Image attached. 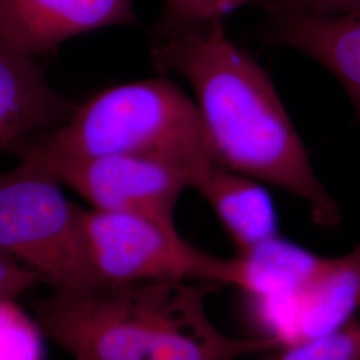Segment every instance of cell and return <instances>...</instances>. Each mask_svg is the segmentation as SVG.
Segmentation results:
<instances>
[{
  "label": "cell",
  "instance_id": "cell-1",
  "mask_svg": "<svg viewBox=\"0 0 360 360\" xmlns=\"http://www.w3.org/2000/svg\"><path fill=\"white\" fill-rule=\"evenodd\" d=\"M153 58L190 83L217 163L292 193L322 227L342 221L272 80L223 22L156 28Z\"/></svg>",
  "mask_w": 360,
  "mask_h": 360
},
{
  "label": "cell",
  "instance_id": "cell-2",
  "mask_svg": "<svg viewBox=\"0 0 360 360\" xmlns=\"http://www.w3.org/2000/svg\"><path fill=\"white\" fill-rule=\"evenodd\" d=\"M210 282L101 283L52 291L35 303V322L74 360H236L282 345L239 339L211 322Z\"/></svg>",
  "mask_w": 360,
  "mask_h": 360
},
{
  "label": "cell",
  "instance_id": "cell-3",
  "mask_svg": "<svg viewBox=\"0 0 360 360\" xmlns=\"http://www.w3.org/2000/svg\"><path fill=\"white\" fill-rule=\"evenodd\" d=\"M13 153L18 163L35 169L101 156H150L188 168L195 178L217 162L193 99L166 77L102 91Z\"/></svg>",
  "mask_w": 360,
  "mask_h": 360
},
{
  "label": "cell",
  "instance_id": "cell-4",
  "mask_svg": "<svg viewBox=\"0 0 360 360\" xmlns=\"http://www.w3.org/2000/svg\"><path fill=\"white\" fill-rule=\"evenodd\" d=\"M83 214L56 180L18 163L0 174V255L32 271L52 291L101 284Z\"/></svg>",
  "mask_w": 360,
  "mask_h": 360
},
{
  "label": "cell",
  "instance_id": "cell-5",
  "mask_svg": "<svg viewBox=\"0 0 360 360\" xmlns=\"http://www.w3.org/2000/svg\"><path fill=\"white\" fill-rule=\"evenodd\" d=\"M91 262L101 283L210 282L233 285L235 257L208 254L169 227L135 214L84 210Z\"/></svg>",
  "mask_w": 360,
  "mask_h": 360
},
{
  "label": "cell",
  "instance_id": "cell-6",
  "mask_svg": "<svg viewBox=\"0 0 360 360\" xmlns=\"http://www.w3.org/2000/svg\"><path fill=\"white\" fill-rule=\"evenodd\" d=\"M37 171L82 195L94 210L135 214L169 227H176L180 195L193 188L195 179V172L178 163L134 155L65 162Z\"/></svg>",
  "mask_w": 360,
  "mask_h": 360
},
{
  "label": "cell",
  "instance_id": "cell-7",
  "mask_svg": "<svg viewBox=\"0 0 360 360\" xmlns=\"http://www.w3.org/2000/svg\"><path fill=\"white\" fill-rule=\"evenodd\" d=\"M257 304L271 338L282 346L343 328L360 309V242L343 257H328L319 275L297 295Z\"/></svg>",
  "mask_w": 360,
  "mask_h": 360
},
{
  "label": "cell",
  "instance_id": "cell-8",
  "mask_svg": "<svg viewBox=\"0 0 360 360\" xmlns=\"http://www.w3.org/2000/svg\"><path fill=\"white\" fill-rule=\"evenodd\" d=\"M132 25V0H0V38L34 59L79 35Z\"/></svg>",
  "mask_w": 360,
  "mask_h": 360
},
{
  "label": "cell",
  "instance_id": "cell-9",
  "mask_svg": "<svg viewBox=\"0 0 360 360\" xmlns=\"http://www.w3.org/2000/svg\"><path fill=\"white\" fill-rule=\"evenodd\" d=\"M37 59L0 38V154L65 123L75 110Z\"/></svg>",
  "mask_w": 360,
  "mask_h": 360
},
{
  "label": "cell",
  "instance_id": "cell-10",
  "mask_svg": "<svg viewBox=\"0 0 360 360\" xmlns=\"http://www.w3.org/2000/svg\"><path fill=\"white\" fill-rule=\"evenodd\" d=\"M271 37L333 74L360 117V13L274 18Z\"/></svg>",
  "mask_w": 360,
  "mask_h": 360
},
{
  "label": "cell",
  "instance_id": "cell-11",
  "mask_svg": "<svg viewBox=\"0 0 360 360\" xmlns=\"http://www.w3.org/2000/svg\"><path fill=\"white\" fill-rule=\"evenodd\" d=\"M193 188L215 211L239 254L278 235L275 206L257 180L214 162L198 174Z\"/></svg>",
  "mask_w": 360,
  "mask_h": 360
},
{
  "label": "cell",
  "instance_id": "cell-12",
  "mask_svg": "<svg viewBox=\"0 0 360 360\" xmlns=\"http://www.w3.org/2000/svg\"><path fill=\"white\" fill-rule=\"evenodd\" d=\"M327 259L276 235L235 257L233 285L257 302L288 299L319 275Z\"/></svg>",
  "mask_w": 360,
  "mask_h": 360
},
{
  "label": "cell",
  "instance_id": "cell-13",
  "mask_svg": "<svg viewBox=\"0 0 360 360\" xmlns=\"http://www.w3.org/2000/svg\"><path fill=\"white\" fill-rule=\"evenodd\" d=\"M41 331L13 299H0V360H43Z\"/></svg>",
  "mask_w": 360,
  "mask_h": 360
},
{
  "label": "cell",
  "instance_id": "cell-14",
  "mask_svg": "<svg viewBox=\"0 0 360 360\" xmlns=\"http://www.w3.org/2000/svg\"><path fill=\"white\" fill-rule=\"evenodd\" d=\"M270 360H360V323L352 321L331 334L285 345Z\"/></svg>",
  "mask_w": 360,
  "mask_h": 360
},
{
  "label": "cell",
  "instance_id": "cell-15",
  "mask_svg": "<svg viewBox=\"0 0 360 360\" xmlns=\"http://www.w3.org/2000/svg\"><path fill=\"white\" fill-rule=\"evenodd\" d=\"M251 0H165L156 28L174 30L199 26L223 19Z\"/></svg>",
  "mask_w": 360,
  "mask_h": 360
},
{
  "label": "cell",
  "instance_id": "cell-16",
  "mask_svg": "<svg viewBox=\"0 0 360 360\" xmlns=\"http://www.w3.org/2000/svg\"><path fill=\"white\" fill-rule=\"evenodd\" d=\"M272 18L339 16L360 13V0H267Z\"/></svg>",
  "mask_w": 360,
  "mask_h": 360
},
{
  "label": "cell",
  "instance_id": "cell-17",
  "mask_svg": "<svg viewBox=\"0 0 360 360\" xmlns=\"http://www.w3.org/2000/svg\"><path fill=\"white\" fill-rule=\"evenodd\" d=\"M40 283L32 271L10 257L0 255V299L15 300Z\"/></svg>",
  "mask_w": 360,
  "mask_h": 360
}]
</instances>
